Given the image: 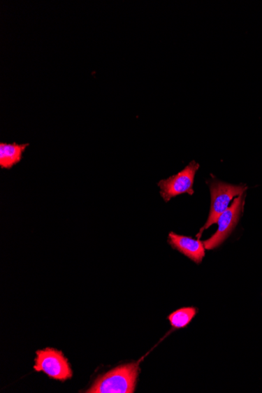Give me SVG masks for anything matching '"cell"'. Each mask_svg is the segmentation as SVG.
Returning <instances> with one entry per match:
<instances>
[{
	"label": "cell",
	"instance_id": "6da1fadb",
	"mask_svg": "<svg viewBox=\"0 0 262 393\" xmlns=\"http://www.w3.org/2000/svg\"><path fill=\"white\" fill-rule=\"evenodd\" d=\"M139 363L120 365L100 376L87 393H133L139 375Z\"/></svg>",
	"mask_w": 262,
	"mask_h": 393
},
{
	"label": "cell",
	"instance_id": "52a82bcc",
	"mask_svg": "<svg viewBox=\"0 0 262 393\" xmlns=\"http://www.w3.org/2000/svg\"><path fill=\"white\" fill-rule=\"evenodd\" d=\"M29 144L0 143V167L1 169L10 170L13 166L21 162L23 153Z\"/></svg>",
	"mask_w": 262,
	"mask_h": 393
},
{
	"label": "cell",
	"instance_id": "5b68a950",
	"mask_svg": "<svg viewBox=\"0 0 262 393\" xmlns=\"http://www.w3.org/2000/svg\"><path fill=\"white\" fill-rule=\"evenodd\" d=\"M244 207L245 198L240 195L235 199L231 207L222 213L217 221V224H219L218 230L210 239L203 241L206 250L219 248L227 239L238 224Z\"/></svg>",
	"mask_w": 262,
	"mask_h": 393
},
{
	"label": "cell",
	"instance_id": "7a4b0ae2",
	"mask_svg": "<svg viewBox=\"0 0 262 393\" xmlns=\"http://www.w3.org/2000/svg\"><path fill=\"white\" fill-rule=\"evenodd\" d=\"M245 185H234L224 183L215 178L210 183V194H212V204L208 221L205 225L201 229L199 234L196 235L198 239H201L203 231L208 229L210 225L217 223L219 216L224 211L228 208V205L231 203L235 196L242 195L247 190Z\"/></svg>",
	"mask_w": 262,
	"mask_h": 393
},
{
	"label": "cell",
	"instance_id": "8992f818",
	"mask_svg": "<svg viewBox=\"0 0 262 393\" xmlns=\"http://www.w3.org/2000/svg\"><path fill=\"white\" fill-rule=\"evenodd\" d=\"M168 243L171 248L179 251L196 264H201L205 257V247L200 239L178 235L174 231L168 234Z\"/></svg>",
	"mask_w": 262,
	"mask_h": 393
},
{
	"label": "cell",
	"instance_id": "3957f363",
	"mask_svg": "<svg viewBox=\"0 0 262 393\" xmlns=\"http://www.w3.org/2000/svg\"><path fill=\"white\" fill-rule=\"evenodd\" d=\"M34 369L37 372H43L49 378L57 381L66 382L72 378L73 371L68 359L64 356L61 351L46 348L36 352Z\"/></svg>",
	"mask_w": 262,
	"mask_h": 393
},
{
	"label": "cell",
	"instance_id": "277c9868",
	"mask_svg": "<svg viewBox=\"0 0 262 393\" xmlns=\"http://www.w3.org/2000/svg\"><path fill=\"white\" fill-rule=\"evenodd\" d=\"M200 169V164L196 161L184 167V169L167 179L158 183L161 189V195L166 203H168L172 198L187 193L191 196L194 194V184L196 173Z\"/></svg>",
	"mask_w": 262,
	"mask_h": 393
},
{
	"label": "cell",
	"instance_id": "ba28073f",
	"mask_svg": "<svg viewBox=\"0 0 262 393\" xmlns=\"http://www.w3.org/2000/svg\"><path fill=\"white\" fill-rule=\"evenodd\" d=\"M197 313L198 308L195 307H183L171 313L168 315V320L170 322V326L175 328V329H183V328L187 327L190 324Z\"/></svg>",
	"mask_w": 262,
	"mask_h": 393
}]
</instances>
